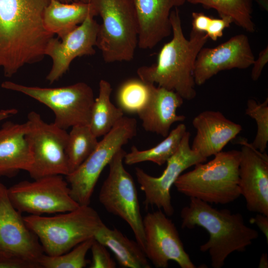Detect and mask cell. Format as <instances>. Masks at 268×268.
I'll return each instance as SVG.
<instances>
[{
	"label": "cell",
	"instance_id": "obj_29",
	"mask_svg": "<svg viewBox=\"0 0 268 268\" xmlns=\"http://www.w3.org/2000/svg\"><path fill=\"white\" fill-rule=\"evenodd\" d=\"M94 238L88 239L69 251L57 256H49L43 254L38 259L40 268H83L88 261L86 256L93 242Z\"/></svg>",
	"mask_w": 268,
	"mask_h": 268
},
{
	"label": "cell",
	"instance_id": "obj_25",
	"mask_svg": "<svg viewBox=\"0 0 268 268\" xmlns=\"http://www.w3.org/2000/svg\"><path fill=\"white\" fill-rule=\"evenodd\" d=\"M186 132L185 125L180 124L169 133L164 140L150 149L139 150L134 145L131 151L126 153L124 162L129 165L145 161H150L159 166L162 165L175 153Z\"/></svg>",
	"mask_w": 268,
	"mask_h": 268
},
{
	"label": "cell",
	"instance_id": "obj_17",
	"mask_svg": "<svg viewBox=\"0 0 268 268\" xmlns=\"http://www.w3.org/2000/svg\"><path fill=\"white\" fill-rule=\"evenodd\" d=\"M21 214L9 200L7 188L0 183V251L15 253L38 263L44 254L43 248Z\"/></svg>",
	"mask_w": 268,
	"mask_h": 268
},
{
	"label": "cell",
	"instance_id": "obj_40",
	"mask_svg": "<svg viewBox=\"0 0 268 268\" xmlns=\"http://www.w3.org/2000/svg\"><path fill=\"white\" fill-rule=\"evenodd\" d=\"M62 2L70 3L72 2H88V0H59Z\"/></svg>",
	"mask_w": 268,
	"mask_h": 268
},
{
	"label": "cell",
	"instance_id": "obj_30",
	"mask_svg": "<svg viewBox=\"0 0 268 268\" xmlns=\"http://www.w3.org/2000/svg\"><path fill=\"white\" fill-rule=\"evenodd\" d=\"M247 115L254 119L257 124V133L251 143L256 149L264 152L268 142V98L263 103L249 99L245 110Z\"/></svg>",
	"mask_w": 268,
	"mask_h": 268
},
{
	"label": "cell",
	"instance_id": "obj_15",
	"mask_svg": "<svg viewBox=\"0 0 268 268\" xmlns=\"http://www.w3.org/2000/svg\"><path fill=\"white\" fill-rule=\"evenodd\" d=\"M241 145L239 186L250 211L268 216V156L255 148L245 138Z\"/></svg>",
	"mask_w": 268,
	"mask_h": 268
},
{
	"label": "cell",
	"instance_id": "obj_1",
	"mask_svg": "<svg viewBox=\"0 0 268 268\" xmlns=\"http://www.w3.org/2000/svg\"><path fill=\"white\" fill-rule=\"evenodd\" d=\"M50 0H0V68L11 77L27 64L41 61L54 35L46 29Z\"/></svg>",
	"mask_w": 268,
	"mask_h": 268
},
{
	"label": "cell",
	"instance_id": "obj_38",
	"mask_svg": "<svg viewBox=\"0 0 268 268\" xmlns=\"http://www.w3.org/2000/svg\"><path fill=\"white\" fill-rule=\"evenodd\" d=\"M258 266L260 268H268V260L267 254L264 253L262 255Z\"/></svg>",
	"mask_w": 268,
	"mask_h": 268
},
{
	"label": "cell",
	"instance_id": "obj_24",
	"mask_svg": "<svg viewBox=\"0 0 268 268\" xmlns=\"http://www.w3.org/2000/svg\"><path fill=\"white\" fill-rule=\"evenodd\" d=\"M112 91L111 84L101 79L99 93L92 106L89 127L97 137L104 136L124 117V113L111 101Z\"/></svg>",
	"mask_w": 268,
	"mask_h": 268
},
{
	"label": "cell",
	"instance_id": "obj_9",
	"mask_svg": "<svg viewBox=\"0 0 268 268\" xmlns=\"http://www.w3.org/2000/svg\"><path fill=\"white\" fill-rule=\"evenodd\" d=\"M126 153L123 148L120 149L109 162V173L102 185L98 198L108 212L120 217L129 224L136 241L144 251L143 218L137 190L132 175L123 165Z\"/></svg>",
	"mask_w": 268,
	"mask_h": 268
},
{
	"label": "cell",
	"instance_id": "obj_32",
	"mask_svg": "<svg viewBox=\"0 0 268 268\" xmlns=\"http://www.w3.org/2000/svg\"><path fill=\"white\" fill-rule=\"evenodd\" d=\"M39 264L12 252L0 251V268H40Z\"/></svg>",
	"mask_w": 268,
	"mask_h": 268
},
{
	"label": "cell",
	"instance_id": "obj_7",
	"mask_svg": "<svg viewBox=\"0 0 268 268\" xmlns=\"http://www.w3.org/2000/svg\"><path fill=\"white\" fill-rule=\"evenodd\" d=\"M136 120L123 117L98 141L95 149L73 172L66 176L71 198L79 205H89L96 184L104 168L124 145L135 136Z\"/></svg>",
	"mask_w": 268,
	"mask_h": 268
},
{
	"label": "cell",
	"instance_id": "obj_37",
	"mask_svg": "<svg viewBox=\"0 0 268 268\" xmlns=\"http://www.w3.org/2000/svg\"><path fill=\"white\" fill-rule=\"evenodd\" d=\"M18 110L14 108L0 110V122L17 114Z\"/></svg>",
	"mask_w": 268,
	"mask_h": 268
},
{
	"label": "cell",
	"instance_id": "obj_14",
	"mask_svg": "<svg viewBox=\"0 0 268 268\" xmlns=\"http://www.w3.org/2000/svg\"><path fill=\"white\" fill-rule=\"evenodd\" d=\"M89 14L83 22L60 41L53 37L49 42L45 55L52 61L51 69L46 79L53 83L69 69L72 61L77 57L95 54L99 24Z\"/></svg>",
	"mask_w": 268,
	"mask_h": 268
},
{
	"label": "cell",
	"instance_id": "obj_28",
	"mask_svg": "<svg viewBox=\"0 0 268 268\" xmlns=\"http://www.w3.org/2000/svg\"><path fill=\"white\" fill-rule=\"evenodd\" d=\"M98 143L97 137L89 125L71 127L66 150L68 174L75 171L84 161L95 149Z\"/></svg>",
	"mask_w": 268,
	"mask_h": 268
},
{
	"label": "cell",
	"instance_id": "obj_20",
	"mask_svg": "<svg viewBox=\"0 0 268 268\" xmlns=\"http://www.w3.org/2000/svg\"><path fill=\"white\" fill-rule=\"evenodd\" d=\"M28 131L27 122L7 121L0 128V177L10 178L29 170L33 156Z\"/></svg>",
	"mask_w": 268,
	"mask_h": 268
},
{
	"label": "cell",
	"instance_id": "obj_39",
	"mask_svg": "<svg viewBox=\"0 0 268 268\" xmlns=\"http://www.w3.org/2000/svg\"><path fill=\"white\" fill-rule=\"evenodd\" d=\"M259 5L266 11L268 10V0H254Z\"/></svg>",
	"mask_w": 268,
	"mask_h": 268
},
{
	"label": "cell",
	"instance_id": "obj_33",
	"mask_svg": "<svg viewBox=\"0 0 268 268\" xmlns=\"http://www.w3.org/2000/svg\"><path fill=\"white\" fill-rule=\"evenodd\" d=\"M232 23L233 21L230 16H224L218 18L211 17L205 33L208 38L216 41L223 36L225 29L229 27Z\"/></svg>",
	"mask_w": 268,
	"mask_h": 268
},
{
	"label": "cell",
	"instance_id": "obj_27",
	"mask_svg": "<svg viewBox=\"0 0 268 268\" xmlns=\"http://www.w3.org/2000/svg\"><path fill=\"white\" fill-rule=\"evenodd\" d=\"M192 4H200L205 8L215 9L220 17L230 16L237 26L253 33L256 26L253 20V0H186Z\"/></svg>",
	"mask_w": 268,
	"mask_h": 268
},
{
	"label": "cell",
	"instance_id": "obj_18",
	"mask_svg": "<svg viewBox=\"0 0 268 268\" xmlns=\"http://www.w3.org/2000/svg\"><path fill=\"white\" fill-rule=\"evenodd\" d=\"M137 27V47L151 49L172 33L171 11L186 0H131Z\"/></svg>",
	"mask_w": 268,
	"mask_h": 268
},
{
	"label": "cell",
	"instance_id": "obj_8",
	"mask_svg": "<svg viewBox=\"0 0 268 268\" xmlns=\"http://www.w3.org/2000/svg\"><path fill=\"white\" fill-rule=\"evenodd\" d=\"M1 87L23 93L47 106L55 114L54 123L61 128L89 125L95 98L92 89L85 82L49 88L5 81Z\"/></svg>",
	"mask_w": 268,
	"mask_h": 268
},
{
	"label": "cell",
	"instance_id": "obj_4",
	"mask_svg": "<svg viewBox=\"0 0 268 268\" xmlns=\"http://www.w3.org/2000/svg\"><path fill=\"white\" fill-rule=\"evenodd\" d=\"M240 151H220L206 163H198L181 174L174 183L177 191L208 203L225 204L240 196L239 166Z\"/></svg>",
	"mask_w": 268,
	"mask_h": 268
},
{
	"label": "cell",
	"instance_id": "obj_5",
	"mask_svg": "<svg viewBox=\"0 0 268 268\" xmlns=\"http://www.w3.org/2000/svg\"><path fill=\"white\" fill-rule=\"evenodd\" d=\"M27 227L37 236L44 254L57 256L94 236L104 223L89 205L52 216L23 217Z\"/></svg>",
	"mask_w": 268,
	"mask_h": 268
},
{
	"label": "cell",
	"instance_id": "obj_2",
	"mask_svg": "<svg viewBox=\"0 0 268 268\" xmlns=\"http://www.w3.org/2000/svg\"><path fill=\"white\" fill-rule=\"evenodd\" d=\"M172 38L159 51L156 63L137 69L142 80L172 90L183 99L191 100L197 95L194 69L197 56L208 39L205 33L192 30L190 38L183 33L178 8L171 12Z\"/></svg>",
	"mask_w": 268,
	"mask_h": 268
},
{
	"label": "cell",
	"instance_id": "obj_12",
	"mask_svg": "<svg viewBox=\"0 0 268 268\" xmlns=\"http://www.w3.org/2000/svg\"><path fill=\"white\" fill-rule=\"evenodd\" d=\"M190 137V134L187 131L176 151L166 162L167 166L160 176H152L141 168H135L137 181L144 194L145 207L155 206L168 216L174 214L170 194L172 186L184 171L207 160L192 150Z\"/></svg>",
	"mask_w": 268,
	"mask_h": 268
},
{
	"label": "cell",
	"instance_id": "obj_16",
	"mask_svg": "<svg viewBox=\"0 0 268 268\" xmlns=\"http://www.w3.org/2000/svg\"><path fill=\"white\" fill-rule=\"evenodd\" d=\"M255 57L247 35L238 34L214 48H202L195 64L196 84H204L218 72L233 68L245 69Z\"/></svg>",
	"mask_w": 268,
	"mask_h": 268
},
{
	"label": "cell",
	"instance_id": "obj_6",
	"mask_svg": "<svg viewBox=\"0 0 268 268\" xmlns=\"http://www.w3.org/2000/svg\"><path fill=\"white\" fill-rule=\"evenodd\" d=\"M102 19L96 46L107 63L129 62L137 47V27L131 0H88Z\"/></svg>",
	"mask_w": 268,
	"mask_h": 268
},
{
	"label": "cell",
	"instance_id": "obj_35",
	"mask_svg": "<svg viewBox=\"0 0 268 268\" xmlns=\"http://www.w3.org/2000/svg\"><path fill=\"white\" fill-rule=\"evenodd\" d=\"M211 18L203 12H193L192 30L198 32L205 33Z\"/></svg>",
	"mask_w": 268,
	"mask_h": 268
},
{
	"label": "cell",
	"instance_id": "obj_34",
	"mask_svg": "<svg viewBox=\"0 0 268 268\" xmlns=\"http://www.w3.org/2000/svg\"><path fill=\"white\" fill-rule=\"evenodd\" d=\"M268 62V46L262 50L259 53L258 58L255 59L251 71V78L256 81L260 77L263 69Z\"/></svg>",
	"mask_w": 268,
	"mask_h": 268
},
{
	"label": "cell",
	"instance_id": "obj_26",
	"mask_svg": "<svg viewBox=\"0 0 268 268\" xmlns=\"http://www.w3.org/2000/svg\"><path fill=\"white\" fill-rule=\"evenodd\" d=\"M154 85L138 77L126 79L116 91L117 107L124 113L137 115L148 102Z\"/></svg>",
	"mask_w": 268,
	"mask_h": 268
},
{
	"label": "cell",
	"instance_id": "obj_41",
	"mask_svg": "<svg viewBox=\"0 0 268 268\" xmlns=\"http://www.w3.org/2000/svg\"><path fill=\"white\" fill-rule=\"evenodd\" d=\"M0 183H1V182H0Z\"/></svg>",
	"mask_w": 268,
	"mask_h": 268
},
{
	"label": "cell",
	"instance_id": "obj_31",
	"mask_svg": "<svg viewBox=\"0 0 268 268\" xmlns=\"http://www.w3.org/2000/svg\"><path fill=\"white\" fill-rule=\"evenodd\" d=\"M92 261L90 268H115L116 264L111 258L107 247L95 239L90 248Z\"/></svg>",
	"mask_w": 268,
	"mask_h": 268
},
{
	"label": "cell",
	"instance_id": "obj_11",
	"mask_svg": "<svg viewBox=\"0 0 268 268\" xmlns=\"http://www.w3.org/2000/svg\"><path fill=\"white\" fill-rule=\"evenodd\" d=\"M27 136L32 152V165L27 172L33 179L69 173L66 147L68 133L54 123L48 124L39 114L30 112L27 121Z\"/></svg>",
	"mask_w": 268,
	"mask_h": 268
},
{
	"label": "cell",
	"instance_id": "obj_10",
	"mask_svg": "<svg viewBox=\"0 0 268 268\" xmlns=\"http://www.w3.org/2000/svg\"><path fill=\"white\" fill-rule=\"evenodd\" d=\"M7 195L16 209L30 215L66 212L79 206L70 196L68 184L63 175L19 182L7 188Z\"/></svg>",
	"mask_w": 268,
	"mask_h": 268
},
{
	"label": "cell",
	"instance_id": "obj_21",
	"mask_svg": "<svg viewBox=\"0 0 268 268\" xmlns=\"http://www.w3.org/2000/svg\"><path fill=\"white\" fill-rule=\"evenodd\" d=\"M183 103V99L175 91L154 85L148 102L137 115L146 131L166 137L174 123L186 119L177 114Z\"/></svg>",
	"mask_w": 268,
	"mask_h": 268
},
{
	"label": "cell",
	"instance_id": "obj_36",
	"mask_svg": "<svg viewBox=\"0 0 268 268\" xmlns=\"http://www.w3.org/2000/svg\"><path fill=\"white\" fill-rule=\"evenodd\" d=\"M251 222L255 223L264 234L267 243L268 242V216L259 213L250 220Z\"/></svg>",
	"mask_w": 268,
	"mask_h": 268
},
{
	"label": "cell",
	"instance_id": "obj_3",
	"mask_svg": "<svg viewBox=\"0 0 268 268\" xmlns=\"http://www.w3.org/2000/svg\"><path fill=\"white\" fill-rule=\"evenodd\" d=\"M181 226L201 227L208 233V240L200 246L208 252L213 268H221L234 252H243L259 236L258 232L245 224L243 215L227 209H217L209 203L190 198L189 204L181 211Z\"/></svg>",
	"mask_w": 268,
	"mask_h": 268
},
{
	"label": "cell",
	"instance_id": "obj_19",
	"mask_svg": "<svg viewBox=\"0 0 268 268\" xmlns=\"http://www.w3.org/2000/svg\"><path fill=\"white\" fill-rule=\"evenodd\" d=\"M197 133L191 148L206 158L222 151L242 130V126L218 111L205 110L192 121Z\"/></svg>",
	"mask_w": 268,
	"mask_h": 268
},
{
	"label": "cell",
	"instance_id": "obj_22",
	"mask_svg": "<svg viewBox=\"0 0 268 268\" xmlns=\"http://www.w3.org/2000/svg\"><path fill=\"white\" fill-rule=\"evenodd\" d=\"M92 9L88 2L65 3L59 0H50L45 9L43 21L47 30L63 38L81 24Z\"/></svg>",
	"mask_w": 268,
	"mask_h": 268
},
{
	"label": "cell",
	"instance_id": "obj_23",
	"mask_svg": "<svg viewBox=\"0 0 268 268\" xmlns=\"http://www.w3.org/2000/svg\"><path fill=\"white\" fill-rule=\"evenodd\" d=\"M94 239L113 253L121 267L151 268L144 251L138 243L129 239L117 229H110L103 223Z\"/></svg>",
	"mask_w": 268,
	"mask_h": 268
},
{
	"label": "cell",
	"instance_id": "obj_13",
	"mask_svg": "<svg viewBox=\"0 0 268 268\" xmlns=\"http://www.w3.org/2000/svg\"><path fill=\"white\" fill-rule=\"evenodd\" d=\"M167 216L159 209L147 213L143 218L147 258L157 268H167L170 261L181 268H195L175 224Z\"/></svg>",
	"mask_w": 268,
	"mask_h": 268
}]
</instances>
